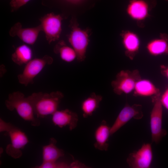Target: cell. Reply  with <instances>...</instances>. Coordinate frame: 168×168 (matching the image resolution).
Instances as JSON below:
<instances>
[{
  "label": "cell",
  "instance_id": "obj_1",
  "mask_svg": "<svg viewBox=\"0 0 168 168\" xmlns=\"http://www.w3.org/2000/svg\"><path fill=\"white\" fill-rule=\"evenodd\" d=\"M28 96L35 115L39 118L52 115L57 110L64 95L61 92L57 91L50 93L34 92Z\"/></svg>",
  "mask_w": 168,
  "mask_h": 168
},
{
  "label": "cell",
  "instance_id": "obj_2",
  "mask_svg": "<svg viewBox=\"0 0 168 168\" xmlns=\"http://www.w3.org/2000/svg\"><path fill=\"white\" fill-rule=\"evenodd\" d=\"M5 105L8 110L11 111L15 110L22 118L30 122L33 126L40 125V121L35 115L28 96L26 97L22 92L16 91L9 94Z\"/></svg>",
  "mask_w": 168,
  "mask_h": 168
},
{
  "label": "cell",
  "instance_id": "obj_3",
  "mask_svg": "<svg viewBox=\"0 0 168 168\" xmlns=\"http://www.w3.org/2000/svg\"><path fill=\"white\" fill-rule=\"evenodd\" d=\"M0 132H7L10 139L11 144L7 145L6 153L14 159L20 157L22 155L21 150L29 142L27 137L19 128L2 119H0Z\"/></svg>",
  "mask_w": 168,
  "mask_h": 168
},
{
  "label": "cell",
  "instance_id": "obj_4",
  "mask_svg": "<svg viewBox=\"0 0 168 168\" xmlns=\"http://www.w3.org/2000/svg\"><path fill=\"white\" fill-rule=\"evenodd\" d=\"M70 26L71 31L68 37V41L76 53L77 60L79 62H82L86 58L89 42V30L80 28L74 18L70 21Z\"/></svg>",
  "mask_w": 168,
  "mask_h": 168
},
{
  "label": "cell",
  "instance_id": "obj_5",
  "mask_svg": "<svg viewBox=\"0 0 168 168\" xmlns=\"http://www.w3.org/2000/svg\"><path fill=\"white\" fill-rule=\"evenodd\" d=\"M53 58L46 55L42 58L32 59L25 65L22 72L17 76L18 82L26 86L33 83L35 78L47 65L51 64Z\"/></svg>",
  "mask_w": 168,
  "mask_h": 168
},
{
  "label": "cell",
  "instance_id": "obj_6",
  "mask_svg": "<svg viewBox=\"0 0 168 168\" xmlns=\"http://www.w3.org/2000/svg\"><path fill=\"white\" fill-rule=\"evenodd\" d=\"M140 78L138 70H122L117 74L115 79L112 81L111 85L116 94H128L133 91L136 82Z\"/></svg>",
  "mask_w": 168,
  "mask_h": 168
},
{
  "label": "cell",
  "instance_id": "obj_7",
  "mask_svg": "<svg viewBox=\"0 0 168 168\" xmlns=\"http://www.w3.org/2000/svg\"><path fill=\"white\" fill-rule=\"evenodd\" d=\"M161 96L152 97L153 106L150 114V128L152 141L158 143L167 134L166 131L162 127V105Z\"/></svg>",
  "mask_w": 168,
  "mask_h": 168
},
{
  "label": "cell",
  "instance_id": "obj_8",
  "mask_svg": "<svg viewBox=\"0 0 168 168\" xmlns=\"http://www.w3.org/2000/svg\"><path fill=\"white\" fill-rule=\"evenodd\" d=\"M62 17L60 15L50 13L40 19L42 31L45 34L49 44L58 40L62 32Z\"/></svg>",
  "mask_w": 168,
  "mask_h": 168
},
{
  "label": "cell",
  "instance_id": "obj_9",
  "mask_svg": "<svg viewBox=\"0 0 168 168\" xmlns=\"http://www.w3.org/2000/svg\"><path fill=\"white\" fill-rule=\"evenodd\" d=\"M153 156L151 144L144 143L138 150L130 153L126 161L130 168H149L151 165Z\"/></svg>",
  "mask_w": 168,
  "mask_h": 168
},
{
  "label": "cell",
  "instance_id": "obj_10",
  "mask_svg": "<svg viewBox=\"0 0 168 168\" xmlns=\"http://www.w3.org/2000/svg\"><path fill=\"white\" fill-rule=\"evenodd\" d=\"M143 116L141 105L135 104L130 106L128 104H126L110 127L111 135L116 132L131 119H140Z\"/></svg>",
  "mask_w": 168,
  "mask_h": 168
},
{
  "label": "cell",
  "instance_id": "obj_11",
  "mask_svg": "<svg viewBox=\"0 0 168 168\" xmlns=\"http://www.w3.org/2000/svg\"><path fill=\"white\" fill-rule=\"evenodd\" d=\"M41 31L40 25L35 27L24 28L21 23L17 22L12 27L9 34L11 37H18L26 44L32 45L36 42Z\"/></svg>",
  "mask_w": 168,
  "mask_h": 168
},
{
  "label": "cell",
  "instance_id": "obj_12",
  "mask_svg": "<svg viewBox=\"0 0 168 168\" xmlns=\"http://www.w3.org/2000/svg\"><path fill=\"white\" fill-rule=\"evenodd\" d=\"M52 115V121L55 126L60 128L68 126L70 130L77 126L78 120L77 114L69 109L58 110Z\"/></svg>",
  "mask_w": 168,
  "mask_h": 168
},
{
  "label": "cell",
  "instance_id": "obj_13",
  "mask_svg": "<svg viewBox=\"0 0 168 168\" xmlns=\"http://www.w3.org/2000/svg\"><path fill=\"white\" fill-rule=\"evenodd\" d=\"M149 6L146 0H130L127 12L132 18L137 21L142 20L148 16Z\"/></svg>",
  "mask_w": 168,
  "mask_h": 168
},
{
  "label": "cell",
  "instance_id": "obj_14",
  "mask_svg": "<svg viewBox=\"0 0 168 168\" xmlns=\"http://www.w3.org/2000/svg\"><path fill=\"white\" fill-rule=\"evenodd\" d=\"M110 135V127L106 121L102 120L94 132L95 148L100 151H107L109 146L108 142Z\"/></svg>",
  "mask_w": 168,
  "mask_h": 168
},
{
  "label": "cell",
  "instance_id": "obj_15",
  "mask_svg": "<svg viewBox=\"0 0 168 168\" xmlns=\"http://www.w3.org/2000/svg\"><path fill=\"white\" fill-rule=\"evenodd\" d=\"M121 36L125 54L132 60L139 49V39L136 34L130 31L123 32Z\"/></svg>",
  "mask_w": 168,
  "mask_h": 168
},
{
  "label": "cell",
  "instance_id": "obj_16",
  "mask_svg": "<svg viewBox=\"0 0 168 168\" xmlns=\"http://www.w3.org/2000/svg\"><path fill=\"white\" fill-rule=\"evenodd\" d=\"M133 95L152 97L161 95L159 89L152 82L148 79L140 78L135 84Z\"/></svg>",
  "mask_w": 168,
  "mask_h": 168
},
{
  "label": "cell",
  "instance_id": "obj_17",
  "mask_svg": "<svg viewBox=\"0 0 168 168\" xmlns=\"http://www.w3.org/2000/svg\"><path fill=\"white\" fill-rule=\"evenodd\" d=\"M148 53L152 56H156L168 54V36L162 34L160 38L150 41L146 46Z\"/></svg>",
  "mask_w": 168,
  "mask_h": 168
},
{
  "label": "cell",
  "instance_id": "obj_18",
  "mask_svg": "<svg viewBox=\"0 0 168 168\" xmlns=\"http://www.w3.org/2000/svg\"><path fill=\"white\" fill-rule=\"evenodd\" d=\"M57 142L56 139L52 138L49 144L43 147V162L56 161L64 155V151L56 146Z\"/></svg>",
  "mask_w": 168,
  "mask_h": 168
},
{
  "label": "cell",
  "instance_id": "obj_19",
  "mask_svg": "<svg viewBox=\"0 0 168 168\" xmlns=\"http://www.w3.org/2000/svg\"><path fill=\"white\" fill-rule=\"evenodd\" d=\"M102 98L101 95L92 92L82 101L81 109L84 118H86L92 115L99 107Z\"/></svg>",
  "mask_w": 168,
  "mask_h": 168
},
{
  "label": "cell",
  "instance_id": "obj_20",
  "mask_svg": "<svg viewBox=\"0 0 168 168\" xmlns=\"http://www.w3.org/2000/svg\"><path fill=\"white\" fill-rule=\"evenodd\" d=\"M33 53L31 49L26 44L18 46L12 54L11 59L16 64L26 65L32 59Z\"/></svg>",
  "mask_w": 168,
  "mask_h": 168
},
{
  "label": "cell",
  "instance_id": "obj_21",
  "mask_svg": "<svg viewBox=\"0 0 168 168\" xmlns=\"http://www.w3.org/2000/svg\"><path fill=\"white\" fill-rule=\"evenodd\" d=\"M54 52L59 54L61 59L63 61L70 63L77 59L76 53L72 47L67 45L64 41L58 42L54 48Z\"/></svg>",
  "mask_w": 168,
  "mask_h": 168
},
{
  "label": "cell",
  "instance_id": "obj_22",
  "mask_svg": "<svg viewBox=\"0 0 168 168\" xmlns=\"http://www.w3.org/2000/svg\"><path fill=\"white\" fill-rule=\"evenodd\" d=\"M36 168H69L70 164L64 162H58L57 161L50 162H43L41 165L35 167Z\"/></svg>",
  "mask_w": 168,
  "mask_h": 168
},
{
  "label": "cell",
  "instance_id": "obj_23",
  "mask_svg": "<svg viewBox=\"0 0 168 168\" xmlns=\"http://www.w3.org/2000/svg\"><path fill=\"white\" fill-rule=\"evenodd\" d=\"M30 0H12L10 3L11 11L13 12L26 4Z\"/></svg>",
  "mask_w": 168,
  "mask_h": 168
},
{
  "label": "cell",
  "instance_id": "obj_24",
  "mask_svg": "<svg viewBox=\"0 0 168 168\" xmlns=\"http://www.w3.org/2000/svg\"><path fill=\"white\" fill-rule=\"evenodd\" d=\"M160 99L162 105L168 110V88L165 91L161 96Z\"/></svg>",
  "mask_w": 168,
  "mask_h": 168
},
{
  "label": "cell",
  "instance_id": "obj_25",
  "mask_svg": "<svg viewBox=\"0 0 168 168\" xmlns=\"http://www.w3.org/2000/svg\"><path fill=\"white\" fill-rule=\"evenodd\" d=\"M161 72L168 79V67L165 66H161Z\"/></svg>",
  "mask_w": 168,
  "mask_h": 168
},
{
  "label": "cell",
  "instance_id": "obj_26",
  "mask_svg": "<svg viewBox=\"0 0 168 168\" xmlns=\"http://www.w3.org/2000/svg\"><path fill=\"white\" fill-rule=\"evenodd\" d=\"M67 1L73 4H77L80 2L82 0H66Z\"/></svg>",
  "mask_w": 168,
  "mask_h": 168
},
{
  "label": "cell",
  "instance_id": "obj_27",
  "mask_svg": "<svg viewBox=\"0 0 168 168\" xmlns=\"http://www.w3.org/2000/svg\"><path fill=\"white\" fill-rule=\"evenodd\" d=\"M166 0L168 1V0Z\"/></svg>",
  "mask_w": 168,
  "mask_h": 168
},
{
  "label": "cell",
  "instance_id": "obj_28",
  "mask_svg": "<svg viewBox=\"0 0 168 168\" xmlns=\"http://www.w3.org/2000/svg\"></svg>",
  "mask_w": 168,
  "mask_h": 168
}]
</instances>
